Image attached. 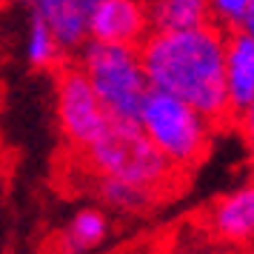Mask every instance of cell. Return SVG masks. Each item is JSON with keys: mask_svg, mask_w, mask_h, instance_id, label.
I'll list each match as a JSON object with an SVG mask.
<instances>
[{"mask_svg": "<svg viewBox=\"0 0 254 254\" xmlns=\"http://www.w3.org/2000/svg\"><path fill=\"white\" fill-rule=\"evenodd\" d=\"M12 3H20V6H29V9H35L40 0H12Z\"/></svg>", "mask_w": 254, "mask_h": 254, "instance_id": "9a60e30c", "label": "cell"}, {"mask_svg": "<svg viewBox=\"0 0 254 254\" xmlns=\"http://www.w3.org/2000/svg\"><path fill=\"white\" fill-rule=\"evenodd\" d=\"M149 89H160L194 106L217 128L229 126L226 103V32L214 23L186 32H151L137 46Z\"/></svg>", "mask_w": 254, "mask_h": 254, "instance_id": "6da1fadb", "label": "cell"}, {"mask_svg": "<svg viewBox=\"0 0 254 254\" xmlns=\"http://www.w3.org/2000/svg\"><path fill=\"white\" fill-rule=\"evenodd\" d=\"M94 191L97 200L103 203V208L115 211V214H146L160 203L157 191H151L146 186L137 183H126V180H117V177H94Z\"/></svg>", "mask_w": 254, "mask_h": 254, "instance_id": "8fae6325", "label": "cell"}, {"mask_svg": "<svg viewBox=\"0 0 254 254\" xmlns=\"http://www.w3.org/2000/svg\"><path fill=\"white\" fill-rule=\"evenodd\" d=\"M149 35L146 0H89V40L137 49Z\"/></svg>", "mask_w": 254, "mask_h": 254, "instance_id": "8992f818", "label": "cell"}, {"mask_svg": "<svg viewBox=\"0 0 254 254\" xmlns=\"http://www.w3.org/2000/svg\"><path fill=\"white\" fill-rule=\"evenodd\" d=\"M109 214L106 208L86 206L66 223V229L58 237L60 254H89L109 237Z\"/></svg>", "mask_w": 254, "mask_h": 254, "instance_id": "30bf717a", "label": "cell"}, {"mask_svg": "<svg viewBox=\"0 0 254 254\" xmlns=\"http://www.w3.org/2000/svg\"><path fill=\"white\" fill-rule=\"evenodd\" d=\"M211 23L220 32H252L254 29V0H208Z\"/></svg>", "mask_w": 254, "mask_h": 254, "instance_id": "5bb4252c", "label": "cell"}, {"mask_svg": "<svg viewBox=\"0 0 254 254\" xmlns=\"http://www.w3.org/2000/svg\"><path fill=\"white\" fill-rule=\"evenodd\" d=\"M226 103H229V126L249 128L254 112V35L252 32H229L226 35Z\"/></svg>", "mask_w": 254, "mask_h": 254, "instance_id": "52a82bcc", "label": "cell"}, {"mask_svg": "<svg viewBox=\"0 0 254 254\" xmlns=\"http://www.w3.org/2000/svg\"><path fill=\"white\" fill-rule=\"evenodd\" d=\"M208 229L217 240L246 249L254 237V186L243 183L208 208Z\"/></svg>", "mask_w": 254, "mask_h": 254, "instance_id": "ba28073f", "label": "cell"}, {"mask_svg": "<svg viewBox=\"0 0 254 254\" xmlns=\"http://www.w3.org/2000/svg\"><path fill=\"white\" fill-rule=\"evenodd\" d=\"M151 32H186L211 23L208 0H146Z\"/></svg>", "mask_w": 254, "mask_h": 254, "instance_id": "7c38bea8", "label": "cell"}, {"mask_svg": "<svg viewBox=\"0 0 254 254\" xmlns=\"http://www.w3.org/2000/svg\"><path fill=\"white\" fill-rule=\"evenodd\" d=\"M55 112L60 134L71 151H83L109 123V112L71 58L55 69Z\"/></svg>", "mask_w": 254, "mask_h": 254, "instance_id": "5b68a950", "label": "cell"}, {"mask_svg": "<svg viewBox=\"0 0 254 254\" xmlns=\"http://www.w3.org/2000/svg\"><path fill=\"white\" fill-rule=\"evenodd\" d=\"M32 14L46 23L66 58L89 43V0H40Z\"/></svg>", "mask_w": 254, "mask_h": 254, "instance_id": "9c48e42d", "label": "cell"}, {"mask_svg": "<svg viewBox=\"0 0 254 254\" xmlns=\"http://www.w3.org/2000/svg\"><path fill=\"white\" fill-rule=\"evenodd\" d=\"M77 154L83 157L92 177H117L126 183L146 186L157 194H166L180 180V174L149 143L137 120L109 117L103 131Z\"/></svg>", "mask_w": 254, "mask_h": 254, "instance_id": "7a4b0ae2", "label": "cell"}, {"mask_svg": "<svg viewBox=\"0 0 254 254\" xmlns=\"http://www.w3.org/2000/svg\"><path fill=\"white\" fill-rule=\"evenodd\" d=\"M134 120L149 137V143L180 177L203 163V157L211 149V140L220 131L194 106L160 89L146 92Z\"/></svg>", "mask_w": 254, "mask_h": 254, "instance_id": "3957f363", "label": "cell"}, {"mask_svg": "<svg viewBox=\"0 0 254 254\" xmlns=\"http://www.w3.org/2000/svg\"><path fill=\"white\" fill-rule=\"evenodd\" d=\"M71 60L80 66L109 117H117V120L137 117L140 103L149 92V80H146L137 49L89 40Z\"/></svg>", "mask_w": 254, "mask_h": 254, "instance_id": "277c9868", "label": "cell"}, {"mask_svg": "<svg viewBox=\"0 0 254 254\" xmlns=\"http://www.w3.org/2000/svg\"><path fill=\"white\" fill-rule=\"evenodd\" d=\"M0 3H6V0H0Z\"/></svg>", "mask_w": 254, "mask_h": 254, "instance_id": "2e32d148", "label": "cell"}, {"mask_svg": "<svg viewBox=\"0 0 254 254\" xmlns=\"http://www.w3.org/2000/svg\"><path fill=\"white\" fill-rule=\"evenodd\" d=\"M26 60L32 69H58L63 60H69L63 52H60L58 40L52 37V32L46 29V23L32 14V23H29V32H26Z\"/></svg>", "mask_w": 254, "mask_h": 254, "instance_id": "4fadbf2b", "label": "cell"}]
</instances>
